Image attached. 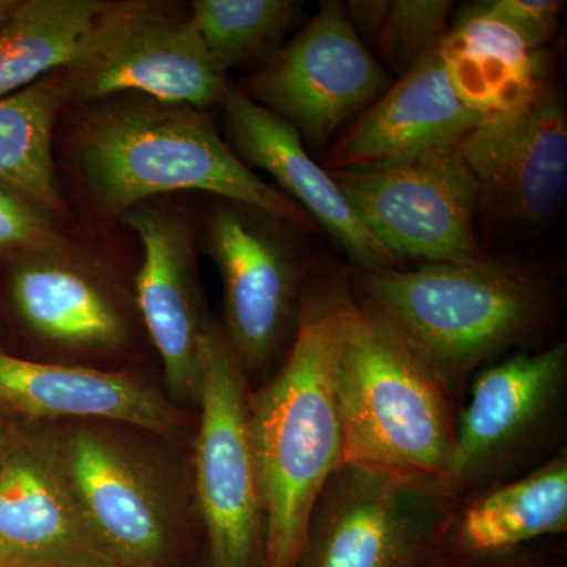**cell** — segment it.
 I'll use <instances>...</instances> for the list:
<instances>
[{
    "label": "cell",
    "instance_id": "obj_15",
    "mask_svg": "<svg viewBox=\"0 0 567 567\" xmlns=\"http://www.w3.org/2000/svg\"><path fill=\"white\" fill-rule=\"evenodd\" d=\"M121 219L141 241L137 308L162 358L167 398L175 405L199 406L200 339L212 319L205 311L192 223L155 200L137 205Z\"/></svg>",
    "mask_w": 567,
    "mask_h": 567
},
{
    "label": "cell",
    "instance_id": "obj_19",
    "mask_svg": "<svg viewBox=\"0 0 567 567\" xmlns=\"http://www.w3.org/2000/svg\"><path fill=\"white\" fill-rule=\"evenodd\" d=\"M0 409L37 423L96 421L169 436L181 409L158 388L125 372L39 363L0 350Z\"/></svg>",
    "mask_w": 567,
    "mask_h": 567
},
{
    "label": "cell",
    "instance_id": "obj_16",
    "mask_svg": "<svg viewBox=\"0 0 567 567\" xmlns=\"http://www.w3.org/2000/svg\"><path fill=\"white\" fill-rule=\"evenodd\" d=\"M7 305L25 333L78 353L128 349L133 330L117 287L65 240L0 260Z\"/></svg>",
    "mask_w": 567,
    "mask_h": 567
},
{
    "label": "cell",
    "instance_id": "obj_26",
    "mask_svg": "<svg viewBox=\"0 0 567 567\" xmlns=\"http://www.w3.org/2000/svg\"><path fill=\"white\" fill-rule=\"evenodd\" d=\"M63 240L55 213L0 181V260L37 251Z\"/></svg>",
    "mask_w": 567,
    "mask_h": 567
},
{
    "label": "cell",
    "instance_id": "obj_17",
    "mask_svg": "<svg viewBox=\"0 0 567 567\" xmlns=\"http://www.w3.org/2000/svg\"><path fill=\"white\" fill-rule=\"evenodd\" d=\"M223 111L226 141L238 158L270 174L284 196L330 235L357 271L401 267L358 219L331 174L309 156L292 125L233 84Z\"/></svg>",
    "mask_w": 567,
    "mask_h": 567
},
{
    "label": "cell",
    "instance_id": "obj_31",
    "mask_svg": "<svg viewBox=\"0 0 567 567\" xmlns=\"http://www.w3.org/2000/svg\"><path fill=\"white\" fill-rule=\"evenodd\" d=\"M193 567H212L210 561H208L207 554H204L203 557L197 559L196 565Z\"/></svg>",
    "mask_w": 567,
    "mask_h": 567
},
{
    "label": "cell",
    "instance_id": "obj_21",
    "mask_svg": "<svg viewBox=\"0 0 567 567\" xmlns=\"http://www.w3.org/2000/svg\"><path fill=\"white\" fill-rule=\"evenodd\" d=\"M436 52L458 99L483 117L527 103L548 78L543 54L477 6L447 29Z\"/></svg>",
    "mask_w": 567,
    "mask_h": 567
},
{
    "label": "cell",
    "instance_id": "obj_18",
    "mask_svg": "<svg viewBox=\"0 0 567 567\" xmlns=\"http://www.w3.org/2000/svg\"><path fill=\"white\" fill-rule=\"evenodd\" d=\"M481 118L458 99L434 51L399 76L336 142L327 171L379 169L457 147Z\"/></svg>",
    "mask_w": 567,
    "mask_h": 567
},
{
    "label": "cell",
    "instance_id": "obj_23",
    "mask_svg": "<svg viewBox=\"0 0 567 567\" xmlns=\"http://www.w3.org/2000/svg\"><path fill=\"white\" fill-rule=\"evenodd\" d=\"M106 0H20L0 22V99L69 65Z\"/></svg>",
    "mask_w": 567,
    "mask_h": 567
},
{
    "label": "cell",
    "instance_id": "obj_9",
    "mask_svg": "<svg viewBox=\"0 0 567 567\" xmlns=\"http://www.w3.org/2000/svg\"><path fill=\"white\" fill-rule=\"evenodd\" d=\"M456 496L361 466L324 484L297 567H443Z\"/></svg>",
    "mask_w": 567,
    "mask_h": 567
},
{
    "label": "cell",
    "instance_id": "obj_29",
    "mask_svg": "<svg viewBox=\"0 0 567 567\" xmlns=\"http://www.w3.org/2000/svg\"><path fill=\"white\" fill-rule=\"evenodd\" d=\"M11 432L13 431L7 427L6 421L0 416V462H2L3 454H6L7 447H9Z\"/></svg>",
    "mask_w": 567,
    "mask_h": 567
},
{
    "label": "cell",
    "instance_id": "obj_10",
    "mask_svg": "<svg viewBox=\"0 0 567 567\" xmlns=\"http://www.w3.org/2000/svg\"><path fill=\"white\" fill-rule=\"evenodd\" d=\"M71 481L121 567H182L185 518L169 473L111 423L61 425Z\"/></svg>",
    "mask_w": 567,
    "mask_h": 567
},
{
    "label": "cell",
    "instance_id": "obj_12",
    "mask_svg": "<svg viewBox=\"0 0 567 567\" xmlns=\"http://www.w3.org/2000/svg\"><path fill=\"white\" fill-rule=\"evenodd\" d=\"M391 85V74L364 47L344 6L323 2L308 24L249 82V96L324 144Z\"/></svg>",
    "mask_w": 567,
    "mask_h": 567
},
{
    "label": "cell",
    "instance_id": "obj_6",
    "mask_svg": "<svg viewBox=\"0 0 567 567\" xmlns=\"http://www.w3.org/2000/svg\"><path fill=\"white\" fill-rule=\"evenodd\" d=\"M203 391L194 443V496L212 567H264L267 517L249 427L251 383L223 328L200 339Z\"/></svg>",
    "mask_w": 567,
    "mask_h": 567
},
{
    "label": "cell",
    "instance_id": "obj_28",
    "mask_svg": "<svg viewBox=\"0 0 567 567\" xmlns=\"http://www.w3.org/2000/svg\"><path fill=\"white\" fill-rule=\"evenodd\" d=\"M561 539L539 540L491 557L447 558L443 567H567L566 546Z\"/></svg>",
    "mask_w": 567,
    "mask_h": 567
},
{
    "label": "cell",
    "instance_id": "obj_22",
    "mask_svg": "<svg viewBox=\"0 0 567 567\" xmlns=\"http://www.w3.org/2000/svg\"><path fill=\"white\" fill-rule=\"evenodd\" d=\"M66 102L62 70L0 99V181L63 210L54 163V128Z\"/></svg>",
    "mask_w": 567,
    "mask_h": 567
},
{
    "label": "cell",
    "instance_id": "obj_3",
    "mask_svg": "<svg viewBox=\"0 0 567 567\" xmlns=\"http://www.w3.org/2000/svg\"><path fill=\"white\" fill-rule=\"evenodd\" d=\"M342 287L303 293L289 352L257 390L248 410L262 486L264 567H297L320 492L344 465L334 395Z\"/></svg>",
    "mask_w": 567,
    "mask_h": 567
},
{
    "label": "cell",
    "instance_id": "obj_5",
    "mask_svg": "<svg viewBox=\"0 0 567 567\" xmlns=\"http://www.w3.org/2000/svg\"><path fill=\"white\" fill-rule=\"evenodd\" d=\"M567 344L486 365L458 406L451 494L456 498L525 475L565 445Z\"/></svg>",
    "mask_w": 567,
    "mask_h": 567
},
{
    "label": "cell",
    "instance_id": "obj_20",
    "mask_svg": "<svg viewBox=\"0 0 567 567\" xmlns=\"http://www.w3.org/2000/svg\"><path fill=\"white\" fill-rule=\"evenodd\" d=\"M567 533V447L525 475L456 498L447 558L491 557Z\"/></svg>",
    "mask_w": 567,
    "mask_h": 567
},
{
    "label": "cell",
    "instance_id": "obj_1",
    "mask_svg": "<svg viewBox=\"0 0 567 567\" xmlns=\"http://www.w3.org/2000/svg\"><path fill=\"white\" fill-rule=\"evenodd\" d=\"M71 153L92 204L122 218L137 205L200 192L312 229L309 216L246 166L207 111L141 93L81 104Z\"/></svg>",
    "mask_w": 567,
    "mask_h": 567
},
{
    "label": "cell",
    "instance_id": "obj_4",
    "mask_svg": "<svg viewBox=\"0 0 567 567\" xmlns=\"http://www.w3.org/2000/svg\"><path fill=\"white\" fill-rule=\"evenodd\" d=\"M334 395L344 465L451 494L457 399L346 289L339 306Z\"/></svg>",
    "mask_w": 567,
    "mask_h": 567
},
{
    "label": "cell",
    "instance_id": "obj_8",
    "mask_svg": "<svg viewBox=\"0 0 567 567\" xmlns=\"http://www.w3.org/2000/svg\"><path fill=\"white\" fill-rule=\"evenodd\" d=\"M286 224L223 199L204 223V251L223 282L221 328L249 383L274 374L300 323L308 267Z\"/></svg>",
    "mask_w": 567,
    "mask_h": 567
},
{
    "label": "cell",
    "instance_id": "obj_7",
    "mask_svg": "<svg viewBox=\"0 0 567 567\" xmlns=\"http://www.w3.org/2000/svg\"><path fill=\"white\" fill-rule=\"evenodd\" d=\"M62 74L69 106L141 93L207 111L230 85L189 13L148 0L106 2Z\"/></svg>",
    "mask_w": 567,
    "mask_h": 567
},
{
    "label": "cell",
    "instance_id": "obj_2",
    "mask_svg": "<svg viewBox=\"0 0 567 567\" xmlns=\"http://www.w3.org/2000/svg\"><path fill=\"white\" fill-rule=\"evenodd\" d=\"M357 286L358 301L456 399L473 374L535 341L557 312L546 270L498 257L358 271Z\"/></svg>",
    "mask_w": 567,
    "mask_h": 567
},
{
    "label": "cell",
    "instance_id": "obj_27",
    "mask_svg": "<svg viewBox=\"0 0 567 567\" xmlns=\"http://www.w3.org/2000/svg\"><path fill=\"white\" fill-rule=\"evenodd\" d=\"M565 6L559 0H492L477 7L506 22L533 50L539 51L558 28Z\"/></svg>",
    "mask_w": 567,
    "mask_h": 567
},
{
    "label": "cell",
    "instance_id": "obj_30",
    "mask_svg": "<svg viewBox=\"0 0 567 567\" xmlns=\"http://www.w3.org/2000/svg\"><path fill=\"white\" fill-rule=\"evenodd\" d=\"M20 0H0V22L6 20L7 17L17 9Z\"/></svg>",
    "mask_w": 567,
    "mask_h": 567
},
{
    "label": "cell",
    "instance_id": "obj_14",
    "mask_svg": "<svg viewBox=\"0 0 567 567\" xmlns=\"http://www.w3.org/2000/svg\"><path fill=\"white\" fill-rule=\"evenodd\" d=\"M457 148L480 186V212L495 224L536 229L563 207L567 111L548 78L527 103L481 118Z\"/></svg>",
    "mask_w": 567,
    "mask_h": 567
},
{
    "label": "cell",
    "instance_id": "obj_32",
    "mask_svg": "<svg viewBox=\"0 0 567 567\" xmlns=\"http://www.w3.org/2000/svg\"><path fill=\"white\" fill-rule=\"evenodd\" d=\"M0 333H2V322H0Z\"/></svg>",
    "mask_w": 567,
    "mask_h": 567
},
{
    "label": "cell",
    "instance_id": "obj_24",
    "mask_svg": "<svg viewBox=\"0 0 567 567\" xmlns=\"http://www.w3.org/2000/svg\"><path fill=\"white\" fill-rule=\"evenodd\" d=\"M298 10L295 0H194L189 21L212 58L229 71L278 43Z\"/></svg>",
    "mask_w": 567,
    "mask_h": 567
},
{
    "label": "cell",
    "instance_id": "obj_11",
    "mask_svg": "<svg viewBox=\"0 0 567 567\" xmlns=\"http://www.w3.org/2000/svg\"><path fill=\"white\" fill-rule=\"evenodd\" d=\"M457 147L379 169L328 173L399 264L465 262L484 257L475 229L480 186Z\"/></svg>",
    "mask_w": 567,
    "mask_h": 567
},
{
    "label": "cell",
    "instance_id": "obj_25",
    "mask_svg": "<svg viewBox=\"0 0 567 567\" xmlns=\"http://www.w3.org/2000/svg\"><path fill=\"white\" fill-rule=\"evenodd\" d=\"M453 2L446 0H393L374 35L388 73L399 76L436 51L447 32Z\"/></svg>",
    "mask_w": 567,
    "mask_h": 567
},
{
    "label": "cell",
    "instance_id": "obj_13",
    "mask_svg": "<svg viewBox=\"0 0 567 567\" xmlns=\"http://www.w3.org/2000/svg\"><path fill=\"white\" fill-rule=\"evenodd\" d=\"M29 424L0 462V567H121L81 505L61 425Z\"/></svg>",
    "mask_w": 567,
    "mask_h": 567
}]
</instances>
